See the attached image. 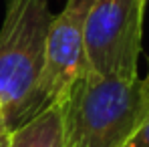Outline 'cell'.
<instances>
[{
	"label": "cell",
	"instance_id": "cell-1",
	"mask_svg": "<svg viewBox=\"0 0 149 147\" xmlns=\"http://www.w3.org/2000/svg\"><path fill=\"white\" fill-rule=\"evenodd\" d=\"M145 79L81 75L61 103L65 147H123L147 109Z\"/></svg>",
	"mask_w": 149,
	"mask_h": 147
},
{
	"label": "cell",
	"instance_id": "cell-2",
	"mask_svg": "<svg viewBox=\"0 0 149 147\" xmlns=\"http://www.w3.org/2000/svg\"><path fill=\"white\" fill-rule=\"evenodd\" d=\"M52 20L49 0H8L0 26V121L10 131L28 119Z\"/></svg>",
	"mask_w": 149,
	"mask_h": 147
},
{
	"label": "cell",
	"instance_id": "cell-3",
	"mask_svg": "<svg viewBox=\"0 0 149 147\" xmlns=\"http://www.w3.org/2000/svg\"><path fill=\"white\" fill-rule=\"evenodd\" d=\"M145 8L137 0H93L85 22L83 75L103 79H139Z\"/></svg>",
	"mask_w": 149,
	"mask_h": 147
},
{
	"label": "cell",
	"instance_id": "cell-4",
	"mask_svg": "<svg viewBox=\"0 0 149 147\" xmlns=\"http://www.w3.org/2000/svg\"><path fill=\"white\" fill-rule=\"evenodd\" d=\"M91 4L93 0H67L63 10L52 14L45 40L42 71L30 101L28 119L61 105L83 75L85 22Z\"/></svg>",
	"mask_w": 149,
	"mask_h": 147
},
{
	"label": "cell",
	"instance_id": "cell-5",
	"mask_svg": "<svg viewBox=\"0 0 149 147\" xmlns=\"http://www.w3.org/2000/svg\"><path fill=\"white\" fill-rule=\"evenodd\" d=\"M8 147H65L61 105H54L10 129Z\"/></svg>",
	"mask_w": 149,
	"mask_h": 147
},
{
	"label": "cell",
	"instance_id": "cell-6",
	"mask_svg": "<svg viewBox=\"0 0 149 147\" xmlns=\"http://www.w3.org/2000/svg\"><path fill=\"white\" fill-rule=\"evenodd\" d=\"M145 83H147V89H149V69H147ZM123 147H149V99H147V109H145L141 121L137 125V129L133 131V135L129 137V141Z\"/></svg>",
	"mask_w": 149,
	"mask_h": 147
},
{
	"label": "cell",
	"instance_id": "cell-7",
	"mask_svg": "<svg viewBox=\"0 0 149 147\" xmlns=\"http://www.w3.org/2000/svg\"><path fill=\"white\" fill-rule=\"evenodd\" d=\"M0 147H8V129L0 131Z\"/></svg>",
	"mask_w": 149,
	"mask_h": 147
},
{
	"label": "cell",
	"instance_id": "cell-8",
	"mask_svg": "<svg viewBox=\"0 0 149 147\" xmlns=\"http://www.w3.org/2000/svg\"><path fill=\"white\" fill-rule=\"evenodd\" d=\"M137 4H139L141 8H145V6H147V0H137Z\"/></svg>",
	"mask_w": 149,
	"mask_h": 147
},
{
	"label": "cell",
	"instance_id": "cell-9",
	"mask_svg": "<svg viewBox=\"0 0 149 147\" xmlns=\"http://www.w3.org/2000/svg\"><path fill=\"white\" fill-rule=\"evenodd\" d=\"M2 129H6V127H4V123L0 121V131H2Z\"/></svg>",
	"mask_w": 149,
	"mask_h": 147
}]
</instances>
